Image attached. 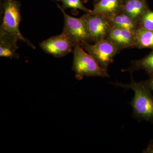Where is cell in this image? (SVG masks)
Instances as JSON below:
<instances>
[{"label":"cell","instance_id":"obj_1","mask_svg":"<svg viewBox=\"0 0 153 153\" xmlns=\"http://www.w3.org/2000/svg\"><path fill=\"white\" fill-rule=\"evenodd\" d=\"M21 3L17 0H1V24L0 33H4L18 42L24 41L33 49L36 48L23 36L20 30Z\"/></svg>","mask_w":153,"mask_h":153},{"label":"cell","instance_id":"obj_2","mask_svg":"<svg viewBox=\"0 0 153 153\" xmlns=\"http://www.w3.org/2000/svg\"><path fill=\"white\" fill-rule=\"evenodd\" d=\"M113 84L117 86L133 90L134 96L131 105L134 114L139 119L153 123V96L150 88L146 81L137 82L132 79L129 84H124L120 82Z\"/></svg>","mask_w":153,"mask_h":153},{"label":"cell","instance_id":"obj_3","mask_svg":"<svg viewBox=\"0 0 153 153\" xmlns=\"http://www.w3.org/2000/svg\"><path fill=\"white\" fill-rule=\"evenodd\" d=\"M72 69L78 80H81L85 76L109 77L107 70L101 67L91 55L79 46L74 47Z\"/></svg>","mask_w":153,"mask_h":153},{"label":"cell","instance_id":"obj_4","mask_svg":"<svg viewBox=\"0 0 153 153\" xmlns=\"http://www.w3.org/2000/svg\"><path fill=\"white\" fill-rule=\"evenodd\" d=\"M57 6L64 16V25L62 33L68 38L73 47H82L86 43L91 42L83 16L74 18L66 13L60 5L57 4Z\"/></svg>","mask_w":153,"mask_h":153},{"label":"cell","instance_id":"obj_5","mask_svg":"<svg viewBox=\"0 0 153 153\" xmlns=\"http://www.w3.org/2000/svg\"><path fill=\"white\" fill-rule=\"evenodd\" d=\"M82 47L105 70H107L108 66L113 62L115 56L122 49L116 44L107 39L93 44L86 43Z\"/></svg>","mask_w":153,"mask_h":153},{"label":"cell","instance_id":"obj_6","mask_svg":"<svg viewBox=\"0 0 153 153\" xmlns=\"http://www.w3.org/2000/svg\"><path fill=\"white\" fill-rule=\"evenodd\" d=\"M91 42L94 43L106 39L112 28L109 20L100 15H83Z\"/></svg>","mask_w":153,"mask_h":153},{"label":"cell","instance_id":"obj_7","mask_svg":"<svg viewBox=\"0 0 153 153\" xmlns=\"http://www.w3.org/2000/svg\"><path fill=\"white\" fill-rule=\"evenodd\" d=\"M40 47L46 53L61 57L70 53L73 46L68 38L61 33L43 41L40 44Z\"/></svg>","mask_w":153,"mask_h":153},{"label":"cell","instance_id":"obj_8","mask_svg":"<svg viewBox=\"0 0 153 153\" xmlns=\"http://www.w3.org/2000/svg\"><path fill=\"white\" fill-rule=\"evenodd\" d=\"M125 0H100L95 3L91 15H100L109 19L123 11Z\"/></svg>","mask_w":153,"mask_h":153},{"label":"cell","instance_id":"obj_9","mask_svg":"<svg viewBox=\"0 0 153 153\" xmlns=\"http://www.w3.org/2000/svg\"><path fill=\"white\" fill-rule=\"evenodd\" d=\"M106 39L116 44L122 49L135 47L134 33L122 28L112 27Z\"/></svg>","mask_w":153,"mask_h":153},{"label":"cell","instance_id":"obj_10","mask_svg":"<svg viewBox=\"0 0 153 153\" xmlns=\"http://www.w3.org/2000/svg\"><path fill=\"white\" fill-rule=\"evenodd\" d=\"M149 9L146 0H125L122 12L138 24L140 19Z\"/></svg>","mask_w":153,"mask_h":153},{"label":"cell","instance_id":"obj_11","mask_svg":"<svg viewBox=\"0 0 153 153\" xmlns=\"http://www.w3.org/2000/svg\"><path fill=\"white\" fill-rule=\"evenodd\" d=\"M17 41L6 34L0 33V56L19 59V55L17 53L19 48Z\"/></svg>","mask_w":153,"mask_h":153},{"label":"cell","instance_id":"obj_12","mask_svg":"<svg viewBox=\"0 0 153 153\" xmlns=\"http://www.w3.org/2000/svg\"><path fill=\"white\" fill-rule=\"evenodd\" d=\"M108 19L112 27L122 28L132 33H135L139 28L138 24L123 12Z\"/></svg>","mask_w":153,"mask_h":153},{"label":"cell","instance_id":"obj_13","mask_svg":"<svg viewBox=\"0 0 153 153\" xmlns=\"http://www.w3.org/2000/svg\"><path fill=\"white\" fill-rule=\"evenodd\" d=\"M134 34L136 47L139 49L149 48L153 50V31L138 28Z\"/></svg>","mask_w":153,"mask_h":153},{"label":"cell","instance_id":"obj_14","mask_svg":"<svg viewBox=\"0 0 153 153\" xmlns=\"http://www.w3.org/2000/svg\"><path fill=\"white\" fill-rule=\"evenodd\" d=\"M140 69L145 70L148 74L153 73V50L142 59L132 61L131 66L124 71L132 72Z\"/></svg>","mask_w":153,"mask_h":153},{"label":"cell","instance_id":"obj_15","mask_svg":"<svg viewBox=\"0 0 153 153\" xmlns=\"http://www.w3.org/2000/svg\"><path fill=\"white\" fill-rule=\"evenodd\" d=\"M57 1L62 2L61 6L64 10L66 9H72L74 11L77 10H81L86 13H90L91 10L87 8L82 4L80 0H56Z\"/></svg>","mask_w":153,"mask_h":153},{"label":"cell","instance_id":"obj_16","mask_svg":"<svg viewBox=\"0 0 153 153\" xmlns=\"http://www.w3.org/2000/svg\"><path fill=\"white\" fill-rule=\"evenodd\" d=\"M139 28L153 31V11L149 8L140 19Z\"/></svg>","mask_w":153,"mask_h":153},{"label":"cell","instance_id":"obj_17","mask_svg":"<svg viewBox=\"0 0 153 153\" xmlns=\"http://www.w3.org/2000/svg\"><path fill=\"white\" fill-rule=\"evenodd\" d=\"M149 78L146 81L148 86L153 92V73L149 74Z\"/></svg>","mask_w":153,"mask_h":153},{"label":"cell","instance_id":"obj_18","mask_svg":"<svg viewBox=\"0 0 153 153\" xmlns=\"http://www.w3.org/2000/svg\"><path fill=\"white\" fill-rule=\"evenodd\" d=\"M143 153H153V142H152L147 147L143 152Z\"/></svg>","mask_w":153,"mask_h":153},{"label":"cell","instance_id":"obj_19","mask_svg":"<svg viewBox=\"0 0 153 153\" xmlns=\"http://www.w3.org/2000/svg\"><path fill=\"white\" fill-rule=\"evenodd\" d=\"M82 1L84 3H86L88 1V0H82Z\"/></svg>","mask_w":153,"mask_h":153}]
</instances>
